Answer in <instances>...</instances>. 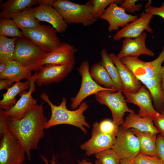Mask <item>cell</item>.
<instances>
[{
	"instance_id": "32",
	"label": "cell",
	"mask_w": 164,
	"mask_h": 164,
	"mask_svg": "<svg viewBox=\"0 0 164 164\" xmlns=\"http://www.w3.org/2000/svg\"><path fill=\"white\" fill-rule=\"evenodd\" d=\"M95 155L96 159L102 164H120L121 159L112 149L101 152Z\"/></svg>"
},
{
	"instance_id": "40",
	"label": "cell",
	"mask_w": 164,
	"mask_h": 164,
	"mask_svg": "<svg viewBox=\"0 0 164 164\" xmlns=\"http://www.w3.org/2000/svg\"><path fill=\"white\" fill-rule=\"evenodd\" d=\"M14 82L8 79H0V90L6 89L11 87Z\"/></svg>"
},
{
	"instance_id": "27",
	"label": "cell",
	"mask_w": 164,
	"mask_h": 164,
	"mask_svg": "<svg viewBox=\"0 0 164 164\" xmlns=\"http://www.w3.org/2000/svg\"><path fill=\"white\" fill-rule=\"evenodd\" d=\"M101 60L100 62L106 70L112 79L114 88L117 91L123 92L122 83L118 69L111 59L107 50L104 48L101 52Z\"/></svg>"
},
{
	"instance_id": "3",
	"label": "cell",
	"mask_w": 164,
	"mask_h": 164,
	"mask_svg": "<svg viewBox=\"0 0 164 164\" xmlns=\"http://www.w3.org/2000/svg\"><path fill=\"white\" fill-rule=\"evenodd\" d=\"M40 97L49 104L51 109V116L46 124L45 129L57 125L67 124L77 127L84 134H87V132L85 127L89 128L90 126L84 115V112L88 107L87 103L83 102L78 108L70 110L67 108V101L64 97L62 98L59 105L53 104L45 93H43Z\"/></svg>"
},
{
	"instance_id": "35",
	"label": "cell",
	"mask_w": 164,
	"mask_h": 164,
	"mask_svg": "<svg viewBox=\"0 0 164 164\" xmlns=\"http://www.w3.org/2000/svg\"><path fill=\"white\" fill-rule=\"evenodd\" d=\"M137 0H125L123 1L119 6L125 12L130 13H134L139 11L141 9L142 4H136Z\"/></svg>"
},
{
	"instance_id": "21",
	"label": "cell",
	"mask_w": 164,
	"mask_h": 164,
	"mask_svg": "<svg viewBox=\"0 0 164 164\" xmlns=\"http://www.w3.org/2000/svg\"><path fill=\"white\" fill-rule=\"evenodd\" d=\"M153 119V117L152 116L142 117L135 113H129L121 126L125 128L134 129L139 131L156 134H159L154 124Z\"/></svg>"
},
{
	"instance_id": "29",
	"label": "cell",
	"mask_w": 164,
	"mask_h": 164,
	"mask_svg": "<svg viewBox=\"0 0 164 164\" xmlns=\"http://www.w3.org/2000/svg\"><path fill=\"white\" fill-rule=\"evenodd\" d=\"M18 37L0 36V63L14 60L15 42Z\"/></svg>"
},
{
	"instance_id": "13",
	"label": "cell",
	"mask_w": 164,
	"mask_h": 164,
	"mask_svg": "<svg viewBox=\"0 0 164 164\" xmlns=\"http://www.w3.org/2000/svg\"><path fill=\"white\" fill-rule=\"evenodd\" d=\"M37 72L32 76L28 80L29 81V88L28 91H26L20 93V97L15 104L11 108L6 111L8 117L15 120H20L32 107L37 104V100L34 99L32 94L35 90V82Z\"/></svg>"
},
{
	"instance_id": "36",
	"label": "cell",
	"mask_w": 164,
	"mask_h": 164,
	"mask_svg": "<svg viewBox=\"0 0 164 164\" xmlns=\"http://www.w3.org/2000/svg\"><path fill=\"white\" fill-rule=\"evenodd\" d=\"M152 2L149 0L145 5V11L153 15H156L164 19V2L159 7H154L151 5Z\"/></svg>"
},
{
	"instance_id": "7",
	"label": "cell",
	"mask_w": 164,
	"mask_h": 164,
	"mask_svg": "<svg viewBox=\"0 0 164 164\" xmlns=\"http://www.w3.org/2000/svg\"><path fill=\"white\" fill-rule=\"evenodd\" d=\"M77 70L81 77V82L78 92L75 97L70 99L71 107L72 109L77 108L87 97L91 95H95L100 91H117L114 88H108L100 86L94 81L90 75L89 64L87 61H82L77 68Z\"/></svg>"
},
{
	"instance_id": "15",
	"label": "cell",
	"mask_w": 164,
	"mask_h": 164,
	"mask_svg": "<svg viewBox=\"0 0 164 164\" xmlns=\"http://www.w3.org/2000/svg\"><path fill=\"white\" fill-rule=\"evenodd\" d=\"M74 65L47 64L43 66L37 73L35 83L39 87L62 81L72 70Z\"/></svg>"
},
{
	"instance_id": "14",
	"label": "cell",
	"mask_w": 164,
	"mask_h": 164,
	"mask_svg": "<svg viewBox=\"0 0 164 164\" xmlns=\"http://www.w3.org/2000/svg\"><path fill=\"white\" fill-rule=\"evenodd\" d=\"M146 87L142 86L139 90L135 93L123 92L127 103L134 104L138 106L139 108L138 115L144 117L158 116L160 113L157 112L153 107L152 103V96Z\"/></svg>"
},
{
	"instance_id": "37",
	"label": "cell",
	"mask_w": 164,
	"mask_h": 164,
	"mask_svg": "<svg viewBox=\"0 0 164 164\" xmlns=\"http://www.w3.org/2000/svg\"><path fill=\"white\" fill-rule=\"evenodd\" d=\"M157 155L164 164V137L159 134L156 142Z\"/></svg>"
},
{
	"instance_id": "39",
	"label": "cell",
	"mask_w": 164,
	"mask_h": 164,
	"mask_svg": "<svg viewBox=\"0 0 164 164\" xmlns=\"http://www.w3.org/2000/svg\"><path fill=\"white\" fill-rule=\"evenodd\" d=\"M153 122L159 134L164 137V112L160 113L158 116L153 117Z\"/></svg>"
},
{
	"instance_id": "10",
	"label": "cell",
	"mask_w": 164,
	"mask_h": 164,
	"mask_svg": "<svg viewBox=\"0 0 164 164\" xmlns=\"http://www.w3.org/2000/svg\"><path fill=\"white\" fill-rule=\"evenodd\" d=\"M0 138V164H23L25 152L13 134L8 129Z\"/></svg>"
},
{
	"instance_id": "24",
	"label": "cell",
	"mask_w": 164,
	"mask_h": 164,
	"mask_svg": "<svg viewBox=\"0 0 164 164\" xmlns=\"http://www.w3.org/2000/svg\"><path fill=\"white\" fill-rule=\"evenodd\" d=\"M31 71L17 61L13 60L8 61L5 72L0 75V79H8L17 82L26 79L29 80Z\"/></svg>"
},
{
	"instance_id": "25",
	"label": "cell",
	"mask_w": 164,
	"mask_h": 164,
	"mask_svg": "<svg viewBox=\"0 0 164 164\" xmlns=\"http://www.w3.org/2000/svg\"><path fill=\"white\" fill-rule=\"evenodd\" d=\"M131 129L139 140L140 152L147 155H157V134L141 132L134 129Z\"/></svg>"
},
{
	"instance_id": "20",
	"label": "cell",
	"mask_w": 164,
	"mask_h": 164,
	"mask_svg": "<svg viewBox=\"0 0 164 164\" xmlns=\"http://www.w3.org/2000/svg\"><path fill=\"white\" fill-rule=\"evenodd\" d=\"M109 56L118 69L123 92L135 93L138 91L142 85L133 72L122 63L120 59L114 53H110Z\"/></svg>"
},
{
	"instance_id": "41",
	"label": "cell",
	"mask_w": 164,
	"mask_h": 164,
	"mask_svg": "<svg viewBox=\"0 0 164 164\" xmlns=\"http://www.w3.org/2000/svg\"><path fill=\"white\" fill-rule=\"evenodd\" d=\"M55 0H38V4L39 5H51Z\"/></svg>"
},
{
	"instance_id": "1",
	"label": "cell",
	"mask_w": 164,
	"mask_h": 164,
	"mask_svg": "<svg viewBox=\"0 0 164 164\" xmlns=\"http://www.w3.org/2000/svg\"><path fill=\"white\" fill-rule=\"evenodd\" d=\"M150 92L155 108L159 113L164 111V94L162 84L164 69V46L158 56L151 61L145 62L138 57L126 56L120 59Z\"/></svg>"
},
{
	"instance_id": "16",
	"label": "cell",
	"mask_w": 164,
	"mask_h": 164,
	"mask_svg": "<svg viewBox=\"0 0 164 164\" xmlns=\"http://www.w3.org/2000/svg\"><path fill=\"white\" fill-rule=\"evenodd\" d=\"M138 17L137 15L127 14L118 4L113 2L106 9L100 18L108 22V31L111 32L125 27Z\"/></svg>"
},
{
	"instance_id": "47",
	"label": "cell",
	"mask_w": 164,
	"mask_h": 164,
	"mask_svg": "<svg viewBox=\"0 0 164 164\" xmlns=\"http://www.w3.org/2000/svg\"><path fill=\"white\" fill-rule=\"evenodd\" d=\"M163 68L164 69V65L163 66Z\"/></svg>"
},
{
	"instance_id": "22",
	"label": "cell",
	"mask_w": 164,
	"mask_h": 164,
	"mask_svg": "<svg viewBox=\"0 0 164 164\" xmlns=\"http://www.w3.org/2000/svg\"><path fill=\"white\" fill-rule=\"evenodd\" d=\"M37 4L38 0H8L0 5V17L11 19L13 15Z\"/></svg>"
},
{
	"instance_id": "2",
	"label": "cell",
	"mask_w": 164,
	"mask_h": 164,
	"mask_svg": "<svg viewBox=\"0 0 164 164\" xmlns=\"http://www.w3.org/2000/svg\"><path fill=\"white\" fill-rule=\"evenodd\" d=\"M43 102L32 107L20 120L8 117V130L19 142L29 160L30 151L37 149L39 141L44 135V129L48 121L44 114Z\"/></svg>"
},
{
	"instance_id": "30",
	"label": "cell",
	"mask_w": 164,
	"mask_h": 164,
	"mask_svg": "<svg viewBox=\"0 0 164 164\" xmlns=\"http://www.w3.org/2000/svg\"><path fill=\"white\" fill-rule=\"evenodd\" d=\"M0 36L12 38L24 37L12 19H0Z\"/></svg>"
},
{
	"instance_id": "28",
	"label": "cell",
	"mask_w": 164,
	"mask_h": 164,
	"mask_svg": "<svg viewBox=\"0 0 164 164\" xmlns=\"http://www.w3.org/2000/svg\"><path fill=\"white\" fill-rule=\"evenodd\" d=\"M90 73L92 79L100 85L108 88H114L112 79L100 62L95 63L91 67Z\"/></svg>"
},
{
	"instance_id": "34",
	"label": "cell",
	"mask_w": 164,
	"mask_h": 164,
	"mask_svg": "<svg viewBox=\"0 0 164 164\" xmlns=\"http://www.w3.org/2000/svg\"><path fill=\"white\" fill-rule=\"evenodd\" d=\"M134 164H163L156 155H149L139 153L132 161Z\"/></svg>"
},
{
	"instance_id": "11",
	"label": "cell",
	"mask_w": 164,
	"mask_h": 164,
	"mask_svg": "<svg viewBox=\"0 0 164 164\" xmlns=\"http://www.w3.org/2000/svg\"><path fill=\"white\" fill-rule=\"evenodd\" d=\"M91 138L80 146V149L85 151L89 156L101 152L112 149L115 141L116 134L108 135L100 132L95 122L93 124Z\"/></svg>"
},
{
	"instance_id": "8",
	"label": "cell",
	"mask_w": 164,
	"mask_h": 164,
	"mask_svg": "<svg viewBox=\"0 0 164 164\" xmlns=\"http://www.w3.org/2000/svg\"><path fill=\"white\" fill-rule=\"evenodd\" d=\"M23 36L27 38L47 53L58 47L61 43L57 32L53 27L46 25L30 29H22Z\"/></svg>"
},
{
	"instance_id": "42",
	"label": "cell",
	"mask_w": 164,
	"mask_h": 164,
	"mask_svg": "<svg viewBox=\"0 0 164 164\" xmlns=\"http://www.w3.org/2000/svg\"><path fill=\"white\" fill-rule=\"evenodd\" d=\"M7 63L2 62L0 63V75L3 73L7 68Z\"/></svg>"
},
{
	"instance_id": "6",
	"label": "cell",
	"mask_w": 164,
	"mask_h": 164,
	"mask_svg": "<svg viewBox=\"0 0 164 164\" xmlns=\"http://www.w3.org/2000/svg\"><path fill=\"white\" fill-rule=\"evenodd\" d=\"M121 91L112 92L108 91H101L95 95L96 99L101 105L107 106L111 111L113 121L120 126L123 123V117L126 112L134 113V110L129 108L126 104L125 98Z\"/></svg>"
},
{
	"instance_id": "18",
	"label": "cell",
	"mask_w": 164,
	"mask_h": 164,
	"mask_svg": "<svg viewBox=\"0 0 164 164\" xmlns=\"http://www.w3.org/2000/svg\"><path fill=\"white\" fill-rule=\"evenodd\" d=\"M147 37V34L143 32L137 37L125 38L121 50L117 56L120 59L128 56L138 57L142 55L154 56L153 52L146 46Z\"/></svg>"
},
{
	"instance_id": "17",
	"label": "cell",
	"mask_w": 164,
	"mask_h": 164,
	"mask_svg": "<svg viewBox=\"0 0 164 164\" xmlns=\"http://www.w3.org/2000/svg\"><path fill=\"white\" fill-rule=\"evenodd\" d=\"M77 51V49L71 45L65 42L61 43L57 48L47 53L42 62V66L47 64L74 65L75 54Z\"/></svg>"
},
{
	"instance_id": "43",
	"label": "cell",
	"mask_w": 164,
	"mask_h": 164,
	"mask_svg": "<svg viewBox=\"0 0 164 164\" xmlns=\"http://www.w3.org/2000/svg\"><path fill=\"white\" fill-rule=\"evenodd\" d=\"M78 164H92L90 162H88L85 159H83L82 161H78ZM95 164H102L98 160L96 159Z\"/></svg>"
},
{
	"instance_id": "23",
	"label": "cell",
	"mask_w": 164,
	"mask_h": 164,
	"mask_svg": "<svg viewBox=\"0 0 164 164\" xmlns=\"http://www.w3.org/2000/svg\"><path fill=\"white\" fill-rule=\"evenodd\" d=\"M29 88V80L22 82H16L7 92L3 94V98L0 101V109L7 111L12 108L16 103V97L23 91Z\"/></svg>"
},
{
	"instance_id": "9",
	"label": "cell",
	"mask_w": 164,
	"mask_h": 164,
	"mask_svg": "<svg viewBox=\"0 0 164 164\" xmlns=\"http://www.w3.org/2000/svg\"><path fill=\"white\" fill-rule=\"evenodd\" d=\"M121 159L132 161L140 153L139 140L131 129L119 126L112 148Z\"/></svg>"
},
{
	"instance_id": "33",
	"label": "cell",
	"mask_w": 164,
	"mask_h": 164,
	"mask_svg": "<svg viewBox=\"0 0 164 164\" xmlns=\"http://www.w3.org/2000/svg\"><path fill=\"white\" fill-rule=\"evenodd\" d=\"M95 122L100 132L108 135L117 134L119 127L109 119H104L99 123L97 121Z\"/></svg>"
},
{
	"instance_id": "4",
	"label": "cell",
	"mask_w": 164,
	"mask_h": 164,
	"mask_svg": "<svg viewBox=\"0 0 164 164\" xmlns=\"http://www.w3.org/2000/svg\"><path fill=\"white\" fill-rule=\"evenodd\" d=\"M51 5L67 24H81L86 27L97 21L93 16V7L89 1L81 4L68 0H55Z\"/></svg>"
},
{
	"instance_id": "46",
	"label": "cell",
	"mask_w": 164,
	"mask_h": 164,
	"mask_svg": "<svg viewBox=\"0 0 164 164\" xmlns=\"http://www.w3.org/2000/svg\"><path fill=\"white\" fill-rule=\"evenodd\" d=\"M162 87L163 92L164 94V73L162 75Z\"/></svg>"
},
{
	"instance_id": "45",
	"label": "cell",
	"mask_w": 164,
	"mask_h": 164,
	"mask_svg": "<svg viewBox=\"0 0 164 164\" xmlns=\"http://www.w3.org/2000/svg\"><path fill=\"white\" fill-rule=\"evenodd\" d=\"M120 164H134L132 161L125 159H121L120 160Z\"/></svg>"
},
{
	"instance_id": "26",
	"label": "cell",
	"mask_w": 164,
	"mask_h": 164,
	"mask_svg": "<svg viewBox=\"0 0 164 164\" xmlns=\"http://www.w3.org/2000/svg\"><path fill=\"white\" fill-rule=\"evenodd\" d=\"M32 8L26 9L12 15L11 19L15 21L19 28L30 29L40 26L39 21L35 17Z\"/></svg>"
},
{
	"instance_id": "44",
	"label": "cell",
	"mask_w": 164,
	"mask_h": 164,
	"mask_svg": "<svg viewBox=\"0 0 164 164\" xmlns=\"http://www.w3.org/2000/svg\"><path fill=\"white\" fill-rule=\"evenodd\" d=\"M41 158L42 160L45 162V164H49L48 160L47 159L44 157L42 156H41ZM56 163V161L54 156L53 157L52 160L51 161V164H55Z\"/></svg>"
},
{
	"instance_id": "38",
	"label": "cell",
	"mask_w": 164,
	"mask_h": 164,
	"mask_svg": "<svg viewBox=\"0 0 164 164\" xmlns=\"http://www.w3.org/2000/svg\"><path fill=\"white\" fill-rule=\"evenodd\" d=\"M9 117L6 111L0 109V137L1 138L4 134L8 129L7 119Z\"/></svg>"
},
{
	"instance_id": "5",
	"label": "cell",
	"mask_w": 164,
	"mask_h": 164,
	"mask_svg": "<svg viewBox=\"0 0 164 164\" xmlns=\"http://www.w3.org/2000/svg\"><path fill=\"white\" fill-rule=\"evenodd\" d=\"M48 53L43 50L29 39L18 37L15 42L14 60L28 69L39 70L41 63Z\"/></svg>"
},
{
	"instance_id": "19",
	"label": "cell",
	"mask_w": 164,
	"mask_h": 164,
	"mask_svg": "<svg viewBox=\"0 0 164 164\" xmlns=\"http://www.w3.org/2000/svg\"><path fill=\"white\" fill-rule=\"evenodd\" d=\"M35 17L39 21L50 24L57 32H64L68 24L59 13L51 5H39L32 8Z\"/></svg>"
},
{
	"instance_id": "31",
	"label": "cell",
	"mask_w": 164,
	"mask_h": 164,
	"mask_svg": "<svg viewBox=\"0 0 164 164\" xmlns=\"http://www.w3.org/2000/svg\"><path fill=\"white\" fill-rule=\"evenodd\" d=\"M89 1L93 7V15L96 20L101 17L106 9V8L111 3L114 2L121 4L123 0H92Z\"/></svg>"
},
{
	"instance_id": "12",
	"label": "cell",
	"mask_w": 164,
	"mask_h": 164,
	"mask_svg": "<svg viewBox=\"0 0 164 164\" xmlns=\"http://www.w3.org/2000/svg\"><path fill=\"white\" fill-rule=\"evenodd\" d=\"M152 14L143 12L139 17L122 27L113 36V39L119 41L122 38H134L140 36L144 30L152 33L153 30L150 22L153 18Z\"/></svg>"
}]
</instances>
